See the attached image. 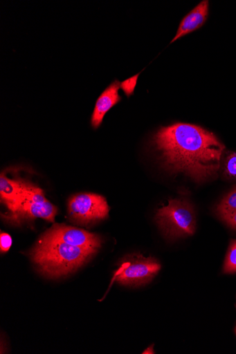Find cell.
<instances>
[{
	"mask_svg": "<svg viewBox=\"0 0 236 354\" xmlns=\"http://www.w3.org/2000/svg\"><path fill=\"white\" fill-rule=\"evenodd\" d=\"M222 219L231 229L236 230V212L224 217Z\"/></svg>",
	"mask_w": 236,
	"mask_h": 354,
	"instance_id": "2e32d148",
	"label": "cell"
},
{
	"mask_svg": "<svg viewBox=\"0 0 236 354\" xmlns=\"http://www.w3.org/2000/svg\"><path fill=\"white\" fill-rule=\"evenodd\" d=\"M44 236L95 253L102 244V240L98 235L64 224H54Z\"/></svg>",
	"mask_w": 236,
	"mask_h": 354,
	"instance_id": "52a82bcc",
	"label": "cell"
},
{
	"mask_svg": "<svg viewBox=\"0 0 236 354\" xmlns=\"http://www.w3.org/2000/svg\"><path fill=\"white\" fill-rule=\"evenodd\" d=\"M225 274L236 272V240H232L228 250L224 266Z\"/></svg>",
	"mask_w": 236,
	"mask_h": 354,
	"instance_id": "4fadbf2b",
	"label": "cell"
},
{
	"mask_svg": "<svg viewBox=\"0 0 236 354\" xmlns=\"http://www.w3.org/2000/svg\"><path fill=\"white\" fill-rule=\"evenodd\" d=\"M152 145L168 170L183 173L198 183L217 177L225 150L215 134L185 123L161 127Z\"/></svg>",
	"mask_w": 236,
	"mask_h": 354,
	"instance_id": "6da1fadb",
	"label": "cell"
},
{
	"mask_svg": "<svg viewBox=\"0 0 236 354\" xmlns=\"http://www.w3.org/2000/svg\"><path fill=\"white\" fill-rule=\"evenodd\" d=\"M159 228L168 238L192 236L196 230V218L192 206L184 200H171L156 215Z\"/></svg>",
	"mask_w": 236,
	"mask_h": 354,
	"instance_id": "3957f363",
	"label": "cell"
},
{
	"mask_svg": "<svg viewBox=\"0 0 236 354\" xmlns=\"http://www.w3.org/2000/svg\"><path fill=\"white\" fill-rule=\"evenodd\" d=\"M120 88V82L115 80L99 95L91 118L93 129H98L102 124L107 113L121 101Z\"/></svg>",
	"mask_w": 236,
	"mask_h": 354,
	"instance_id": "ba28073f",
	"label": "cell"
},
{
	"mask_svg": "<svg viewBox=\"0 0 236 354\" xmlns=\"http://www.w3.org/2000/svg\"><path fill=\"white\" fill-rule=\"evenodd\" d=\"M208 12L209 1L205 0L184 17L172 44L203 26L208 19Z\"/></svg>",
	"mask_w": 236,
	"mask_h": 354,
	"instance_id": "30bf717a",
	"label": "cell"
},
{
	"mask_svg": "<svg viewBox=\"0 0 236 354\" xmlns=\"http://www.w3.org/2000/svg\"><path fill=\"white\" fill-rule=\"evenodd\" d=\"M161 270V265L152 257L134 254L121 264L114 280L125 286H140L153 279Z\"/></svg>",
	"mask_w": 236,
	"mask_h": 354,
	"instance_id": "8992f818",
	"label": "cell"
},
{
	"mask_svg": "<svg viewBox=\"0 0 236 354\" xmlns=\"http://www.w3.org/2000/svg\"><path fill=\"white\" fill-rule=\"evenodd\" d=\"M140 75V73H138L120 83V88L123 90L127 97H129L134 93Z\"/></svg>",
	"mask_w": 236,
	"mask_h": 354,
	"instance_id": "5bb4252c",
	"label": "cell"
},
{
	"mask_svg": "<svg viewBox=\"0 0 236 354\" xmlns=\"http://www.w3.org/2000/svg\"><path fill=\"white\" fill-rule=\"evenodd\" d=\"M235 212H236V185L217 207V213L221 219Z\"/></svg>",
	"mask_w": 236,
	"mask_h": 354,
	"instance_id": "7c38bea8",
	"label": "cell"
},
{
	"mask_svg": "<svg viewBox=\"0 0 236 354\" xmlns=\"http://www.w3.org/2000/svg\"><path fill=\"white\" fill-rule=\"evenodd\" d=\"M12 244L11 236L6 233H1L0 235V250L1 252H7L10 249Z\"/></svg>",
	"mask_w": 236,
	"mask_h": 354,
	"instance_id": "9a60e30c",
	"label": "cell"
},
{
	"mask_svg": "<svg viewBox=\"0 0 236 354\" xmlns=\"http://www.w3.org/2000/svg\"><path fill=\"white\" fill-rule=\"evenodd\" d=\"M220 170L224 179L236 181V152L224 150Z\"/></svg>",
	"mask_w": 236,
	"mask_h": 354,
	"instance_id": "8fae6325",
	"label": "cell"
},
{
	"mask_svg": "<svg viewBox=\"0 0 236 354\" xmlns=\"http://www.w3.org/2000/svg\"><path fill=\"white\" fill-rule=\"evenodd\" d=\"M94 254L92 251L44 235L30 251V257L42 274L50 278H60L79 269Z\"/></svg>",
	"mask_w": 236,
	"mask_h": 354,
	"instance_id": "7a4b0ae2",
	"label": "cell"
},
{
	"mask_svg": "<svg viewBox=\"0 0 236 354\" xmlns=\"http://www.w3.org/2000/svg\"><path fill=\"white\" fill-rule=\"evenodd\" d=\"M26 180L19 178H9L3 172L0 178V196L1 202L9 209V213L15 212L20 204Z\"/></svg>",
	"mask_w": 236,
	"mask_h": 354,
	"instance_id": "9c48e42d",
	"label": "cell"
},
{
	"mask_svg": "<svg viewBox=\"0 0 236 354\" xmlns=\"http://www.w3.org/2000/svg\"><path fill=\"white\" fill-rule=\"evenodd\" d=\"M109 213V207L106 198L97 194L82 193L72 197L69 201L71 219L82 226L106 219Z\"/></svg>",
	"mask_w": 236,
	"mask_h": 354,
	"instance_id": "5b68a950",
	"label": "cell"
},
{
	"mask_svg": "<svg viewBox=\"0 0 236 354\" xmlns=\"http://www.w3.org/2000/svg\"><path fill=\"white\" fill-rule=\"evenodd\" d=\"M57 207L45 197L44 191L39 187L26 181L23 196L17 209L2 215L10 223L15 225L41 218L55 222Z\"/></svg>",
	"mask_w": 236,
	"mask_h": 354,
	"instance_id": "277c9868",
	"label": "cell"
}]
</instances>
